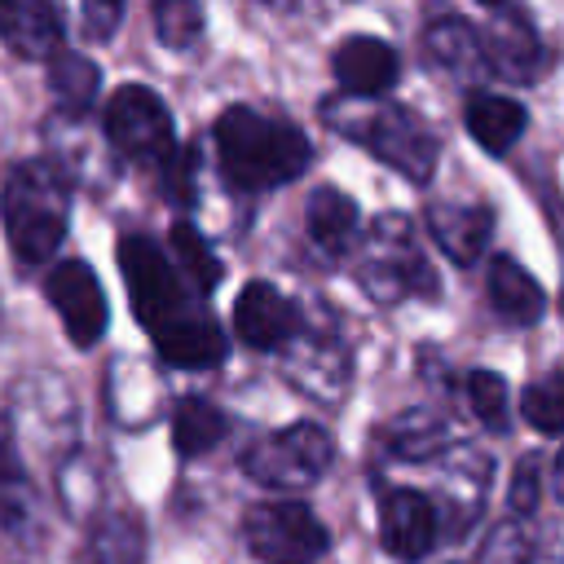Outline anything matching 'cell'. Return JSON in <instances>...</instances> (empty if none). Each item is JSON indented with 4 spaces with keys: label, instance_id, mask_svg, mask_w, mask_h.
Returning <instances> with one entry per match:
<instances>
[{
    "label": "cell",
    "instance_id": "cb8c5ba5",
    "mask_svg": "<svg viewBox=\"0 0 564 564\" xmlns=\"http://www.w3.org/2000/svg\"><path fill=\"white\" fill-rule=\"evenodd\" d=\"M154 35L163 48H189L203 35V9L198 0H154Z\"/></svg>",
    "mask_w": 564,
    "mask_h": 564
},
{
    "label": "cell",
    "instance_id": "e0dca14e",
    "mask_svg": "<svg viewBox=\"0 0 564 564\" xmlns=\"http://www.w3.org/2000/svg\"><path fill=\"white\" fill-rule=\"evenodd\" d=\"M489 304H494L498 317H507L516 326H533L546 308V295L529 278V269H520L511 256H494V264H489Z\"/></svg>",
    "mask_w": 564,
    "mask_h": 564
},
{
    "label": "cell",
    "instance_id": "ffe728a7",
    "mask_svg": "<svg viewBox=\"0 0 564 564\" xmlns=\"http://www.w3.org/2000/svg\"><path fill=\"white\" fill-rule=\"evenodd\" d=\"M229 432V419L220 405H212L207 397H181L172 405V445L181 458H198L212 445H220Z\"/></svg>",
    "mask_w": 564,
    "mask_h": 564
},
{
    "label": "cell",
    "instance_id": "4316f807",
    "mask_svg": "<svg viewBox=\"0 0 564 564\" xmlns=\"http://www.w3.org/2000/svg\"><path fill=\"white\" fill-rule=\"evenodd\" d=\"M538 494H542V458L524 454L520 467H516V480H511V511L516 516H533Z\"/></svg>",
    "mask_w": 564,
    "mask_h": 564
},
{
    "label": "cell",
    "instance_id": "d4e9b609",
    "mask_svg": "<svg viewBox=\"0 0 564 564\" xmlns=\"http://www.w3.org/2000/svg\"><path fill=\"white\" fill-rule=\"evenodd\" d=\"M463 388H467L471 414H476L485 427L502 432V427H507V383H502V375H494V370H471V375L463 379Z\"/></svg>",
    "mask_w": 564,
    "mask_h": 564
},
{
    "label": "cell",
    "instance_id": "2e32d148",
    "mask_svg": "<svg viewBox=\"0 0 564 564\" xmlns=\"http://www.w3.org/2000/svg\"><path fill=\"white\" fill-rule=\"evenodd\" d=\"M141 560H145V520L128 507L101 511L84 538V564H141Z\"/></svg>",
    "mask_w": 564,
    "mask_h": 564
},
{
    "label": "cell",
    "instance_id": "83f0119b",
    "mask_svg": "<svg viewBox=\"0 0 564 564\" xmlns=\"http://www.w3.org/2000/svg\"><path fill=\"white\" fill-rule=\"evenodd\" d=\"M119 13H123V0H84V31L93 40H106V35H115Z\"/></svg>",
    "mask_w": 564,
    "mask_h": 564
},
{
    "label": "cell",
    "instance_id": "ba28073f",
    "mask_svg": "<svg viewBox=\"0 0 564 564\" xmlns=\"http://www.w3.org/2000/svg\"><path fill=\"white\" fill-rule=\"evenodd\" d=\"M44 295H48V304L57 308L62 330H66V339H70L75 348H93V344L106 335V326H110V304H106V291H101L93 264H84V260H62V264H53L48 278H44Z\"/></svg>",
    "mask_w": 564,
    "mask_h": 564
},
{
    "label": "cell",
    "instance_id": "8992f818",
    "mask_svg": "<svg viewBox=\"0 0 564 564\" xmlns=\"http://www.w3.org/2000/svg\"><path fill=\"white\" fill-rule=\"evenodd\" d=\"M242 542L260 564H317L330 546L326 524L295 498H264L247 507Z\"/></svg>",
    "mask_w": 564,
    "mask_h": 564
},
{
    "label": "cell",
    "instance_id": "9c48e42d",
    "mask_svg": "<svg viewBox=\"0 0 564 564\" xmlns=\"http://www.w3.org/2000/svg\"><path fill=\"white\" fill-rule=\"evenodd\" d=\"M348 132H357L361 145H370L388 167H397L410 181H427L432 167H436V137L410 110H392V106L375 110L370 119H361Z\"/></svg>",
    "mask_w": 564,
    "mask_h": 564
},
{
    "label": "cell",
    "instance_id": "8fae6325",
    "mask_svg": "<svg viewBox=\"0 0 564 564\" xmlns=\"http://www.w3.org/2000/svg\"><path fill=\"white\" fill-rule=\"evenodd\" d=\"M300 308L269 282H247L234 300V330L256 352H278L300 335Z\"/></svg>",
    "mask_w": 564,
    "mask_h": 564
},
{
    "label": "cell",
    "instance_id": "f546056e",
    "mask_svg": "<svg viewBox=\"0 0 564 564\" xmlns=\"http://www.w3.org/2000/svg\"><path fill=\"white\" fill-rule=\"evenodd\" d=\"M480 4H498V0H480Z\"/></svg>",
    "mask_w": 564,
    "mask_h": 564
},
{
    "label": "cell",
    "instance_id": "52a82bcc",
    "mask_svg": "<svg viewBox=\"0 0 564 564\" xmlns=\"http://www.w3.org/2000/svg\"><path fill=\"white\" fill-rule=\"evenodd\" d=\"M357 278L366 286L370 300L379 304H397L405 295H436L432 282V264L419 256L410 225L401 216H383L366 242V256L357 264Z\"/></svg>",
    "mask_w": 564,
    "mask_h": 564
},
{
    "label": "cell",
    "instance_id": "6da1fadb",
    "mask_svg": "<svg viewBox=\"0 0 564 564\" xmlns=\"http://www.w3.org/2000/svg\"><path fill=\"white\" fill-rule=\"evenodd\" d=\"M119 269L128 282V300L137 322L150 330L159 357L176 370H212L225 361V335L203 313V295L185 291V273L154 247L145 234L119 238Z\"/></svg>",
    "mask_w": 564,
    "mask_h": 564
},
{
    "label": "cell",
    "instance_id": "5bb4252c",
    "mask_svg": "<svg viewBox=\"0 0 564 564\" xmlns=\"http://www.w3.org/2000/svg\"><path fill=\"white\" fill-rule=\"evenodd\" d=\"M427 229H432L436 247L449 260L471 264L485 251L489 234H494V216L480 203H432L427 207Z\"/></svg>",
    "mask_w": 564,
    "mask_h": 564
},
{
    "label": "cell",
    "instance_id": "7a4b0ae2",
    "mask_svg": "<svg viewBox=\"0 0 564 564\" xmlns=\"http://www.w3.org/2000/svg\"><path fill=\"white\" fill-rule=\"evenodd\" d=\"M216 159H220V176L234 189L260 194L295 181L308 167L313 150L295 123L269 119L251 106H229L216 119Z\"/></svg>",
    "mask_w": 564,
    "mask_h": 564
},
{
    "label": "cell",
    "instance_id": "44dd1931",
    "mask_svg": "<svg viewBox=\"0 0 564 564\" xmlns=\"http://www.w3.org/2000/svg\"><path fill=\"white\" fill-rule=\"evenodd\" d=\"M167 242H172V256H176V269L189 278V286L198 295H212L225 278V264L216 260V251L207 247V238L189 225V220H172L167 229Z\"/></svg>",
    "mask_w": 564,
    "mask_h": 564
},
{
    "label": "cell",
    "instance_id": "277c9868",
    "mask_svg": "<svg viewBox=\"0 0 564 564\" xmlns=\"http://www.w3.org/2000/svg\"><path fill=\"white\" fill-rule=\"evenodd\" d=\"M106 137L123 159L150 167L172 203L189 198V176H185V159L176 150L172 115L154 88H145V84L115 88L106 97Z\"/></svg>",
    "mask_w": 564,
    "mask_h": 564
},
{
    "label": "cell",
    "instance_id": "3957f363",
    "mask_svg": "<svg viewBox=\"0 0 564 564\" xmlns=\"http://www.w3.org/2000/svg\"><path fill=\"white\" fill-rule=\"evenodd\" d=\"M0 216H4V238H9L13 256L22 264H44L66 238V216H70L66 172L48 159L18 163L4 176Z\"/></svg>",
    "mask_w": 564,
    "mask_h": 564
},
{
    "label": "cell",
    "instance_id": "ac0fdd59",
    "mask_svg": "<svg viewBox=\"0 0 564 564\" xmlns=\"http://www.w3.org/2000/svg\"><path fill=\"white\" fill-rule=\"evenodd\" d=\"M467 132L480 141V150H489V154H507L516 141H520V132H524V123H529V115H524V106L520 101H511V97H498V93H476L471 101H467Z\"/></svg>",
    "mask_w": 564,
    "mask_h": 564
},
{
    "label": "cell",
    "instance_id": "484cf974",
    "mask_svg": "<svg viewBox=\"0 0 564 564\" xmlns=\"http://www.w3.org/2000/svg\"><path fill=\"white\" fill-rule=\"evenodd\" d=\"M388 445H392L397 458L419 463V458H427V454L441 445V427H436V419H427V414H405V419H397V423L388 427Z\"/></svg>",
    "mask_w": 564,
    "mask_h": 564
},
{
    "label": "cell",
    "instance_id": "603a6c76",
    "mask_svg": "<svg viewBox=\"0 0 564 564\" xmlns=\"http://www.w3.org/2000/svg\"><path fill=\"white\" fill-rule=\"evenodd\" d=\"M520 414L533 432H546V436L564 432V370H555L546 379H533L520 397Z\"/></svg>",
    "mask_w": 564,
    "mask_h": 564
},
{
    "label": "cell",
    "instance_id": "f1b7e54d",
    "mask_svg": "<svg viewBox=\"0 0 564 564\" xmlns=\"http://www.w3.org/2000/svg\"><path fill=\"white\" fill-rule=\"evenodd\" d=\"M551 494L564 502V449L555 454V467H551Z\"/></svg>",
    "mask_w": 564,
    "mask_h": 564
},
{
    "label": "cell",
    "instance_id": "7c38bea8",
    "mask_svg": "<svg viewBox=\"0 0 564 564\" xmlns=\"http://www.w3.org/2000/svg\"><path fill=\"white\" fill-rule=\"evenodd\" d=\"M330 66H335L339 88L352 93V97H379V93H388V88L397 84V75H401L397 48L383 44V40H375V35H352V40H344V44L335 48Z\"/></svg>",
    "mask_w": 564,
    "mask_h": 564
},
{
    "label": "cell",
    "instance_id": "9a60e30c",
    "mask_svg": "<svg viewBox=\"0 0 564 564\" xmlns=\"http://www.w3.org/2000/svg\"><path fill=\"white\" fill-rule=\"evenodd\" d=\"M304 229H308V242H313L326 260H339V256H348L352 242H357V203H352L344 189L322 185V189H313V198H308Z\"/></svg>",
    "mask_w": 564,
    "mask_h": 564
},
{
    "label": "cell",
    "instance_id": "7402d4cb",
    "mask_svg": "<svg viewBox=\"0 0 564 564\" xmlns=\"http://www.w3.org/2000/svg\"><path fill=\"white\" fill-rule=\"evenodd\" d=\"M48 88L57 97L62 110L70 115H84L97 97V66L88 57H75V53H57L53 66H48Z\"/></svg>",
    "mask_w": 564,
    "mask_h": 564
},
{
    "label": "cell",
    "instance_id": "30bf717a",
    "mask_svg": "<svg viewBox=\"0 0 564 564\" xmlns=\"http://www.w3.org/2000/svg\"><path fill=\"white\" fill-rule=\"evenodd\" d=\"M436 507L427 494L419 489H383L379 494V542L392 560L401 564H419L423 555H432L436 546Z\"/></svg>",
    "mask_w": 564,
    "mask_h": 564
},
{
    "label": "cell",
    "instance_id": "5b68a950",
    "mask_svg": "<svg viewBox=\"0 0 564 564\" xmlns=\"http://www.w3.org/2000/svg\"><path fill=\"white\" fill-rule=\"evenodd\" d=\"M335 458V441L322 423L313 419H300V423H286L278 432H264L247 445L242 454V471L260 485V489H278V494H295V489H308L326 476Z\"/></svg>",
    "mask_w": 564,
    "mask_h": 564
},
{
    "label": "cell",
    "instance_id": "4fadbf2b",
    "mask_svg": "<svg viewBox=\"0 0 564 564\" xmlns=\"http://www.w3.org/2000/svg\"><path fill=\"white\" fill-rule=\"evenodd\" d=\"M0 40L18 57H57L62 13L53 0H0Z\"/></svg>",
    "mask_w": 564,
    "mask_h": 564
},
{
    "label": "cell",
    "instance_id": "d6986e66",
    "mask_svg": "<svg viewBox=\"0 0 564 564\" xmlns=\"http://www.w3.org/2000/svg\"><path fill=\"white\" fill-rule=\"evenodd\" d=\"M35 520V494H31V476L18 458V441L9 419L0 414V524L9 533H26Z\"/></svg>",
    "mask_w": 564,
    "mask_h": 564
}]
</instances>
